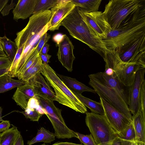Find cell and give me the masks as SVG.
<instances>
[{"instance_id":"cell-48","label":"cell","mask_w":145,"mask_h":145,"mask_svg":"<svg viewBox=\"0 0 145 145\" xmlns=\"http://www.w3.org/2000/svg\"><path fill=\"white\" fill-rule=\"evenodd\" d=\"M3 109L2 107L0 106V121H2L3 120L2 118V113Z\"/></svg>"},{"instance_id":"cell-42","label":"cell","mask_w":145,"mask_h":145,"mask_svg":"<svg viewBox=\"0 0 145 145\" xmlns=\"http://www.w3.org/2000/svg\"><path fill=\"white\" fill-rule=\"evenodd\" d=\"M106 74L113 77L114 74V72L113 70L111 68L105 67V70L104 72Z\"/></svg>"},{"instance_id":"cell-22","label":"cell","mask_w":145,"mask_h":145,"mask_svg":"<svg viewBox=\"0 0 145 145\" xmlns=\"http://www.w3.org/2000/svg\"><path fill=\"white\" fill-rule=\"evenodd\" d=\"M55 133L50 132L43 127L38 129L36 136L31 140H28V145L32 144L39 142H42L44 143L50 144L55 140Z\"/></svg>"},{"instance_id":"cell-12","label":"cell","mask_w":145,"mask_h":145,"mask_svg":"<svg viewBox=\"0 0 145 145\" xmlns=\"http://www.w3.org/2000/svg\"><path fill=\"white\" fill-rule=\"evenodd\" d=\"M145 68H142L136 73L134 81L129 87V108L132 116L135 115L140 109L139 93L141 86L145 80Z\"/></svg>"},{"instance_id":"cell-45","label":"cell","mask_w":145,"mask_h":145,"mask_svg":"<svg viewBox=\"0 0 145 145\" xmlns=\"http://www.w3.org/2000/svg\"><path fill=\"white\" fill-rule=\"evenodd\" d=\"M8 1V0H0V12Z\"/></svg>"},{"instance_id":"cell-9","label":"cell","mask_w":145,"mask_h":145,"mask_svg":"<svg viewBox=\"0 0 145 145\" xmlns=\"http://www.w3.org/2000/svg\"><path fill=\"white\" fill-rule=\"evenodd\" d=\"M78 8L83 20L91 30L101 40L105 38L111 29L104 18L103 12L97 11L85 13Z\"/></svg>"},{"instance_id":"cell-33","label":"cell","mask_w":145,"mask_h":145,"mask_svg":"<svg viewBox=\"0 0 145 145\" xmlns=\"http://www.w3.org/2000/svg\"><path fill=\"white\" fill-rule=\"evenodd\" d=\"M133 142L122 139L118 136L110 141L97 145H131Z\"/></svg>"},{"instance_id":"cell-18","label":"cell","mask_w":145,"mask_h":145,"mask_svg":"<svg viewBox=\"0 0 145 145\" xmlns=\"http://www.w3.org/2000/svg\"><path fill=\"white\" fill-rule=\"evenodd\" d=\"M58 76L73 92L81 94L84 91L95 93L94 90L79 82L76 79L57 74Z\"/></svg>"},{"instance_id":"cell-40","label":"cell","mask_w":145,"mask_h":145,"mask_svg":"<svg viewBox=\"0 0 145 145\" xmlns=\"http://www.w3.org/2000/svg\"><path fill=\"white\" fill-rule=\"evenodd\" d=\"M39 55L44 63L46 64H48V63L49 62V59L51 58V56L48 54H42L41 53H40Z\"/></svg>"},{"instance_id":"cell-46","label":"cell","mask_w":145,"mask_h":145,"mask_svg":"<svg viewBox=\"0 0 145 145\" xmlns=\"http://www.w3.org/2000/svg\"><path fill=\"white\" fill-rule=\"evenodd\" d=\"M10 68H0V77L4 74H8Z\"/></svg>"},{"instance_id":"cell-7","label":"cell","mask_w":145,"mask_h":145,"mask_svg":"<svg viewBox=\"0 0 145 145\" xmlns=\"http://www.w3.org/2000/svg\"><path fill=\"white\" fill-rule=\"evenodd\" d=\"M86 115V124L97 145L118 136L105 115L88 112Z\"/></svg>"},{"instance_id":"cell-3","label":"cell","mask_w":145,"mask_h":145,"mask_svg":"<svg viewBox=\"0 0 145 145\" xmlns=\"http://www.w3.org/2000/svg\"><path fill=\"white\" fill-rule=\"evenodd\" d=\"M40 72L53 88L56 101L77 112L82 113L87 112L86 107L63 82L49 65L42 63Z\"/></svg>"},{"instance_id":"cell-27","label":"cell","mask_w":145,"mask_h":145,"mask_svg":"<svg viewBox=\"0 0 145 145\" xmlns=\"http://www.w3.org/2000/svg\"><path fill=\"white\" fill-rule=\"evenodd\" d=\"M61 0H37L33 14L48 10L59 3Z\"/></svg>"},{"instance_id":"cell-21","label":"cell","mask_w":145,"mask_h":145,"mask_svg":"<svg viewBox=\"0 0 145 145\" xmlns=\"http://www.w3.org/2000/svg\"><path fill=\"white\" fill-rule=\"evenodd\" d=\"M26 82L22 80L14 79L7 74L0 77V93L23 85Z\"/></svg>"},{"instance_id":"cell-39","label":"cell","mask_w":145,"mask_h":145,"mask_svg":"<svg viewBox=\"0 0 145 145\" xmlns=\"http://www.w3.org/2000/svg\"><path fill=\"white\" fill-rule=\"evenodd\" d=\"M64 35L58 33L55 35L53 37V40L58 46L63 39Z\"/></svg>"},{"instance_id":"cell-34","label":"cell","mask_w":145,"mask_h":145,"mask_svg":"<svg viewBox=\"0 0 145 145\" xmlns=\"http://www.w3.org/2000/svg\"><path fill=\"white\" fill-rule=\"evenodd\" d=\"M139 98L141 110L143 114L145 115V80L141 86Z\"/></svg>"},{"instance_id":"cell-50","label":"cell","mask_w":145,"mask_h":145,"mask_svg":"<svg viewBox=\"0 0 145 145\" xmlns=\"http://www.w3.org/2000/svg\"><path fill=\"white\" fill-rule=\"evenodd\" d=\"M0 50L3 51L2 46L1 44V42L0 40Z\"/></svg>"},{"instance_id":"cell-31","label":"cell","mask_w":145,"mask_h":145,"mask_svg":"<svg viewBox=\"0 0 145 145\" xmlns=\"http://www.w3.org/2000/svg\"><path fill=\"white\" fill-rule=\"evenodd\" d=\"M23 46L18 48L16 54L11 63L8 74L12 77H16V71L23 52Z\"/></svg>"},{"instance_id":"cell-17","label":"cell","mask_w":145,"mask_h":145,"mask_svg":"<svg viewBox=\"0 0 145 145\" xmlns=\"http://www.w3.org/2000/svg\"><path fill=\"white\" fill-rule=\"evenodd\" d=\"M54 129L56 137L59 139L78 138L76 132L70 129L59 120L54 118H48Z\"/></svg>"},{"instance_id":"cell-10","label":"cell","mask_w":145,"mask_h":145,"mask_svg":"<svg viewBox=\"0 0 145 145\" xmlns=\"http://www.w3.org/2000/svg\"><path fill=\"white\" fill-rule=\"evenodd\" d=\"M100 102L103 107L105 114L112 127L118 134L131 122L123 114L100 97Z\"/></svg>"},{"instance_id":"cell-14","label":"cell","mask_w":145,"mask_h":145,"mask_svg":"<svg viewBox=\"0 0 145 145\" xmlns=\"http://www.w3.org/2000/svg\"><path fill=\"white\" fill-rule=\"evenodd\" d=\"M29 82L33 86L36 95L56 101L55 93L48 82L39 72Z\"/></svg>"},{"instance_id":"cell-30","label":"cell","mask_w":145,"mask_h":145,"mask_svg":"<svg viewBox=\"0 0 145 145\" xmlns=\"http://www.w3.org/2000/svg\"><path fill=\"white\" fill-rule=\"evenodd\" d=\"M37 45L35 48L32 53L21 70L18 73L17 77H18V79L21 80L22 76L24 72L31 65L39 56V54L38 53L36 49Z\"/></svg>"},{"instance_id":"cell-6","label":"cell","mask_w":145,"mask_h":145,"mask_svg":"<svg viewBox=\"0 0 145 145\" xmlns=\"http://www.w3.org/2000/svg\"><path fill=\"white\" fill-rule=\"evenodd\" d=\"M105 62V67L112 68L115 78L126 86L132 84L137 71L142 68H145L135 62L125 63L120 59L116 51H106L103 58Z\"/></svg>"},{"instance_id":"cell-25","label":"cell","mask_w":145,"mask_h":145,"mask_svg":"<svg viewBox=\"0 0 145 145\" xmlns=\"http://www.w3.org/2000/svg\"><path fill=\"white\" fill-rule=\"evenodd\" d=\"M0 40L3 50L6 52L12 63L18 50L16 43L7 38L5 35L3 37H0Z\"/></svg>"},{"instance_id":"cell-35","label":"cell","mask_w":145,"mask_h":145,"mask_svg":"<svg viewBox=\"0 0 145 145\" xmlns=\"http://www.w3.org/2000/svg\"><path fill=\"white\" fill-rule=\"evenodd\" d=\"M50 38V35H48L47 33H45L40 38L37 45L36 49L40 54L41 49L44 45L48 41Z\"/></svg>"},{"instance_id":"cell-28","label":"cell","mask_w":145,"mask_h":145,"mask_svg":"<svg viewBox=\"0 0 145 145\" xmlns=\"http://www.w3.org/2000/svg\"><path fill=\"white\" fill-rule=\"evenodd\" d=\"M118 137L122 139L132 142L136 140L135 133L132 121L118 134Z\"/></svg>"},{"instance_id":"cell-52","label":"cell","mask_w":145,"mask_h":145,"mask_svg":"<svg viewBox=\"0 0 145 145\" xmlns=\"http://www.w3.org/2000/svg\"><path fill=\"white\" fill-rule=\"evenodd\" d=\"M1 132H0V134H1Z\"/></svg>"},{"instance_id":"cell-51","label":"cell","mask_w":145,"mask_h":145,"mask_svg":"<svg viewBox=\"0 0 145 145\" xmlns=\"http://www.w3.org/2000/svg\"><path fill=\"white\" fill-rule=\"evenodd\" d=\"M40 145H47V144H41Z\"/></svg>"},{"instance_id":"cell-23","label":"cell","mask_w":145,"mask_h":145,"mask_svg":"<svg viewBox=\"0 0 145 145\" xmlns=\"http://www.w3.org/2000/svg\"><path fill=\"white\" fill-rule=\"evenodd\" d=\"M20 133L17 127L12 125L11 128L1 133L0 145H14L17 137Z\"/></svg>"},{"instance_id":"cell-44","label":"cell","mask_w":145,"mask_h":145,"mask_svg":"<svg viewBox=\"0 0 145 145\" xmlns=\"http://www.w3.org/2000/svg\"><path fill=\"white\" fill-rule=\"evenodd\" d=\"M52 145H83L82 144H76L74 143L67 142H56Z\"/></svg>"},{"instance_id":"cell-20","label":"cell","mask_w":145,"mask_h":145,"mask_svg":"<svg viewBox=\"0 0 145 145\" xmlns=\"http://www.w3.org/2000/svg\"><path fill=\"white\" fill-rule=\"evenodd\" d=\"M71 1L80 10L85 13L98 11L101 0H71Z\"/></svg>"},{"instance_id":"cell-1","label":"cell","mask_w":145,"mask_h":145,"mask_svg":"<svg viewBox=\"0 0 145 145\" xmlns=\"http://www.w3.org/2000/svg\"><path fill=\"white\" fill-rule=\"evenodd\" d=\"M128 18L118 28L111 30L106 37L102 39L107 50L118 51L145 35L144 4L130 14Z\"/></svg>"},{"instance_id":"cell-29","label":"cell","mask_w":145,"mask_h":145,"mask_svg":"<svg viewBox=\"0 0 145 145\" xmlns=\"http://www.w3.org/2000/svg\"><path fill=\"white\" fill-rule=\"evenodd\" d=\"M27 118L33 121H38L43 115L36 108L27 106L24 111L20 112Z\"/></svg>"},{"instance_id":"cell-38","label":"cell","mask_w":145,"mask_h":145,"mask_svg":"<svg viewBox=\"0 0 145 145\" xmlns=\"http://www.w3.org/2000/svg\"><path fill=\"white\" fill-rule=\"evenodd\" d=\"M10 126L9 121L3 120L0 123V132H3L9 129Z\"/></svg>"},{"instance_id":"cell-36","label":"cell","mask_w":145,"mask_h":145,"mask_svg":"<svg viewBox=\"0 0 145 145\" xmlns=\"http://www.w3.org/2000/svg\"><path fill=\"white\" fill-rule=\"evenodd\" d=\"M16 4L14 1L12 0L9 4H7L1 12L2 15L3 16L7 15L9 14L10 11L14 8V7L16 6Z\"/></svg>"},{"instance_id":"cell-19","label":"cell","mask_w":145,"mask_h":145,"mask_svg":"<svg viewBox=\"0 0 145 145\" xmlns=\"http://www.w3.org/2000/svg\"><path fill=\"white\" fill-rule=\"evenodd\" d=\"M132 119L136 141L145 143V115L140 109L135 115L132 116Z\"/></svg>"},{"instance_id":"cell-13","label":"cell","mask_w":145,"mask_h":145,"mask_svg":"<svg viewBox=\"0 0 145 145\" xmlns=\"http://www.w3.org/2000/svg\"><path fill=\"white\" fill-rule=\"evenodd\" d=\"M57 54L59 60L68 71L72 70V65L75 58L73 54L74 46L69 37L64 35L63 39L57 46Z\"/></svg>"},{"instance_id":"cell-49","label":"cell","mask_w":145,"mask_h":145,"mask_svg":"<svg viewBox=\"0 0 145 145\" xmlns=\"http://www.w3.org/2000/svg\"><path fill=\"white\" fill-rule=\"evenodd\" d=\"M6 56H7V55L3 51L0 50V57H4Z\"/></svg>"},{"instance_id":"cell-24","label":"cell","mask_w":145,"mask_h":145,"mask_svg":"<svg viewBox=\"0 0 145 145\" xmlns=\"http://www.w3.org/2000/svg\"><path fill=\"white\" fill-rule=\"evenodd\" d=\"M73 93L86 107L90 109L91 112L104 115L103 107L100 102H98L92 100L84 96L82 94Z\"/></svg>"},{"instance_id":"cell-47","label":"cell","mask_w":145,"mask_h":145,"mask_svg":"<svg viewBox=\"0 0 145 145\" xmlns=\"http://www.w3.org/2000/svg\"><path fill=\"white\" fill-rule=\"evenodd\" d=\"M131 145H145V143L136 140L133 142Z\"/></svg>"},{"instance_id":"cell-43","label":"cell","mask_w":145,"mask_h":145,"mask_svg":"<svg viewBox=\"0 0 145 145\" xmlns=\"http://www.w3.org/2000/svg\"><path fill=\"white\" fill-rule=\"evenodd\" d=\"M49 45L48 44L46 43L43 47L40 53L42 54H47L48 52L49 51Z\"/></svg>"},{"instance_id":"cell-11","label":"cell","mask_w":145,"mask_h":145,"mask_svg":"<svg viewBox=\"0 0 145 145\" xmlns=\"http://www.w3.org/2000/svg\"><path fill=\"white\" fill-rule=\"evenodd\" d=\"M75 7L71 0H61L59 3L51 9L48 30L53 31L59 29L62 21Z\"/></svg>"},{"instance_id":"cell-41","label":"cell","mask_w":145,"mask_h":145,"mask_svg":"<svg viewBox=\"0 0 145 145\" xmlns=\"http://www.w3.org/2000/svg\"><path fill=\"white\" fill-rule=\"evenodd\" d=\"M14 145H24L23 138L20 133L17 137Z\"/></svg>"},{"instance_id":"cell-37","label":"cell","mask_w":145,"mask_h":145,"mask_svg":"<svg viewBox=\"0 0 145 145\" xmlns=\"http://www.w3.org/2000/svg\"><path fill=\"white\" fill-rule=\"evenodd\" d=\"M11 63L7 56L0 57V68H10Z\"/></svg>"},{"instance_id":"cell-4","label":"cell","mask_w":145,"mask_h":145,"mask_svg":"<svg viewBox=\"0 0 145 145\" xmlns=\"http://www.w3.org/2000/svg\"><path fill=\"white\" fill-rule=\"evenodd\" d=\"M89 84L100 97L123 114L131 122L132 116L128 105L120 94L110 86L99 72L88 75Z\"/></svg>"},{"instance_id":"cell-8","label":"cell","mask_w":145,"mask_h":145,"mask_svg":"<svg viewBox=\"0 0 145 145\" xmlns=\"http://www.w3.org/2000/svg\"><path fill=\"white\" fill-rule=\"evenodd\" d=\"M117 52L123 62L137 63L145 67V35Z\"/></svg>"},{"instance_id":"cell-32","label":"cell","mask_w":145,"mask_h":145,"mask_svg":"<svg viewBox=\"0 0 145 145\" xmlns=\"http://www.w3.org/2000/svg\"><path fill=\"white\" fill-rule=\"evenodd\" d=\"M76 134L77 138L84 145H97L91 134L85 135L77 132Z\"/></svg>"},{"instance_id":"cell-26","label":"cell","mask_w":145,"mask_h":145,"mask_svg":"<svg viewBox=\"0 0 145 145\" xmlns=\"http://www.w3.org/2000/svg\"><path fill=\"white\" fill-rule=\"evenodd\" d=\"M42 63L39 55L34 63L24 72L21 80L26 82H28L40 72Z\"/></svg>"},{"instance_id":"cell-15","label":"cell","mask_w":145,"mask_h":145,"mask_svg":"<svg viewBox=\"0 0 145 145\" xmlns=\"http://www.w3.org/2000/svg\"><path fill=\"white\" fill-rule=\"evenodd\" d=\"M35 90L33 85L28 81L25 84L17 87L12 99L17 105L25 110L27 108L29 99L35 97Z\"/></svg>"},{"instance_id":"cell-5","label":"cell","mask_w":145,"mask_h":145,"mask_svg":"<svg viewBox=\"0 0 145 145\" xmlns=\"http://www.w3.org/2000/svg\"><path fill=\"white\" fill-rule=\"evenodd\" d=\"M139 0H111L106 5L104 16L111 30L118 28L132 13L143 4Z\"/></svg>"},{"instance_id":"cell-16","label":"cell","mask_w":145,"mask_h":145,"mask_svg":"<svg viewBox=\"0 0 145 145\" xmlns=\"http://www.w3.org/2000/svg\"><path fill=\"white\" fill-rule=\"evenodd\" d=\"M37 0H19L14 8L13 19H25L33 14Z\"/></svg>"},{"instance_id":"cell-2","label":"cell","mask_w":145,"mask_h":145,"mask_svg":"<svg viewBox=\"0 0 145 145\" xmlns=\"http://www.w3.org/2000/svg\"><path fill=\"white\" fill-rule=\"evenodd\" d=\"M61 25L64 26L74 38L87 45L103 58L108 50L101 39L97 36L83 20L76 6L63 20Z\"/></svg>"}]
</instances>
